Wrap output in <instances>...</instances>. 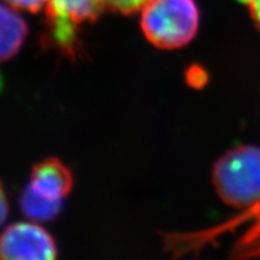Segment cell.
I'll list each match as a JSON object with an SVG mask.
<instances>
[{
	"label": "cell",
	"mask_w": 260,
	"mask_h": 260,
	"mask_svg": "<svg viewBox=\"0 0 260 260\" xmlns=\"http://www.w3.org/2000/svg\"><path fill=\"white\" fill-rule=\"evenodd\" d=\"M212 181L217 194L234 209L249 210L260 203V148L242 145L214 162Z\"/></svg>",
	"instance_id": "1"
},
{
	"label": "cell",
	"mask_w": 260,
	"mask_h": 260,
	"mask_svg": "<svg viewBox=\"0 0 260 260\" xmlns=\"http://www.w3.org/2000/svg\"><path fill=\"white\" fill-rule=\"evenodd\" d=\"M199 19L195 0H147L141 9L140 24L154 47L177 50L195 38Z\"/></svg>",
	"instance_id": "2"
},
{
	"label": "cell",
	"mask_w": 260,
	"mask_h": 260,
	"mask_svg": "<svg viewBox=\"0 0 260 260\" xmlns=\"http://www.w3.org/2000/svg\"><path fill=\"white\" fill-rule=\"evenodd\" d=\"M106 0H46L48 42L64 56L75 58L80 51V29L94 22Z\"/></svg>",
	"instance_id": "3"
},
{
	"label": "cell",
	"mask_w": 260,
	"mask_h": 260,
	"mask_svg": "<svg viewBox=\"0 0 260 260\" xmlns=\"http://www.w3.org/2000/svg\"><path fill=\"white\" fill-rule=\"evenodd\" d=\"M28 25L11 6L0 4V63L12 59L24 45Z\"/></svg>",
	"instance_id": "7"
},
{
	"label": "cell",
	"mask_w": 260,
	"mask_h": 260,
	"mask_svg": "<svg viewBox=\"0 0 260 260\" xmlns=\"http://www.w3.org/2000/svg\"><path fill=\"white\" fill-rule=\"evenodd\" d=\"M146 2L147 0H106V5L115 11L129 15L141 10Z\"/></svg>",
	"instance_id": "9"
},
{
	"label": "cell",
	"mask_w": 260,
	"mask_h": 260,
	"mask_svg": "<svg viewBox=\"0 0 260 260\" xmlns=\"http://www.w3.org/2000/svg\"><path fill=\"white\" fill-rule=\"evenodd\" d=\"M16 10L29 12H38L46 5V0H4Z\"/></svg>",
	"instance_id": "10"
},
{
	"label": "cell",
	"mask_w": 260,
	"mask_h": 260,
	"mask_svg": "<svg viewBox=\"0 0 260 260\" xmlns=\"http://www.w3.org/2000/svg\"><path fill=\"white\" fill-rule=\"evenodd\" d=\"M9 216V201L6 198V191L4 186L0 182V226L4 224V222Z\"/></svg>",
	"instance_id": "12"
},
{
	"label": "cell",
	"mask_w": 260,
	"mask_h": 260,
	"mask_svg": "<svg viewBox=\"0 0 260 260\" xmlns=\"http://www.w3.org/2000/svg\"><path fill=\"white\" fill-rule=\"evenodd\" d=\"M247 220H252V225L237 240L233 249V258L246 259L253 258V256H260V203L256 204L252 209L243 211L241 216L236 217L232 222L224 224L222 226L214 228V229L209 230V232L195 234H172L170 240L171 247L176 254H186L188 252H193L194 249H198L204 243L211 241L212 237L216 234H219L222 230H228L241 222L245 223Z\"/></svg>",
	"instance_id": "5"
},
{
	"label": "cell",
	"mask_w": 260,
	"mask_h": 260,
	"mask_svg": "<svg viewBox=\"0 0 260 260\" xmlns=\"http://www.w3.org/2000/svg\"><path fill=\"white\" fill-rule=\"evenodd\" d=\"M242 3L246 4L251 17L260 30V0H242Z\"/></svg>",
	"instance_id": "11"
},
{
	"label": "cell",
	"mask_w": 260,
	"mask_h": 260,
	"mask_svg": "<svg viewBox=\"0 0 260 260\" xmlns=\"http://www.w3.org/2000/svg\"><path fill=\"white\" fill-rule=\"evenodd\" d=\"M74 186L73 172L58 158H47L31 169L27 189L40 199L63 203Z\"/></svg>",
	"instance_id": "6"
},
{
	"label": "cell",
	"mask_w": 260,
	"mask_h": 260,
	"mask_svg": "<svg viewBox=\"0 0 260 260\" xmlns=\"http://www.w3.org/2000/svg\"><path fill=\"white\" fill-rule=\"evenodd\" d=\"M19 207L24 216H27L30 220L48 222L59 214L63 203H51V201L40 199L37 195L30 193L27 188H24L19 197Z\"/></svg>",
	"instance_id": "8"
},
{
	"label": "cell",
	"mask_w": 260,
	"mask_h": 260,
	"mask_svg": "<svg viewBox=\"0 0 260 260\" xmlns=\"http://www.w3.org/2000/svg\"><path fill=\"white\" fill-rule=\"evenodd\" d=\"M57 253L53 236L35 220L10 224L0 234L3 260H51Z\"/></svg>",
	"instance_id": "4"
}]
</instances>
